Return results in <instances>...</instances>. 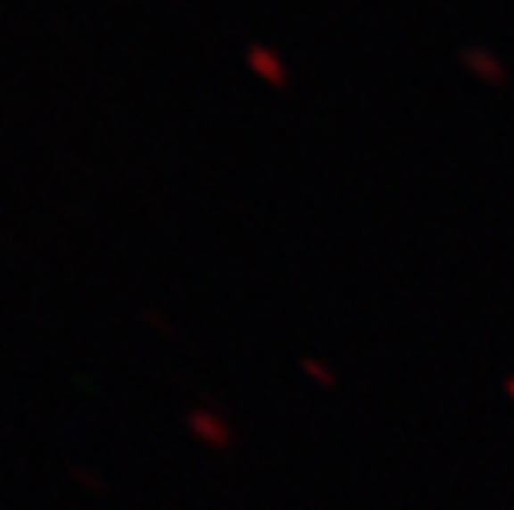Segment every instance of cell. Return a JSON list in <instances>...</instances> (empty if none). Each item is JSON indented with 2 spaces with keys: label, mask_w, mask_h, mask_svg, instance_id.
Returning a JSON list of instances; mask_svg holds the SVG:
<instances>
[{
  "label": "cell",
  "mask_w": 514,
  "mask_h": 510,
  "mask_svg": "<svg viewBox=\"0 0 514 510\" xmlns=\"http://www.w3.org/2000/svg\"><path fill=\"white\" fill-rule=\"evenodd\" d=\"M461 63H465V70L471 77H478V80L488 83V86H508V80H511L504 60L494 57L485 46H468V50H461Z\"/></svg>",
  "instance_id": "6da1fadb"
},
{
  "label": "cell",
  "mask_w": 514,
  "mask_h": 510,
  "mask_svg": "<svg viewBox=\"0 0 514 510\" xmlns=\"http://www.w3.org/2000/svg\"><path fill=\"white\" fill-rule=\"evenodd\" d=\"M245 67L256 73L259 80H266L269 86H282L289 83V70L282 63V57L266 44H253L245 50Z\"/></svg>",
  "instance_id": "7a4b0ae2"
},
{
  "label": "cell",
  "mask_w": 514,
  "mask_h": 510,
  "mask_svg": "<svg viewBox=\"0 0 514 510\" xmlns=\"http://www.w3.org/2000/svg\"><path fill=\"white\" fill-rule=\"evenodd\" d=\"M70 474L77 477V481H83V484L90 487V490H104V481H100V477H94V474H87V471H80V467H73Z\"/></svg>",
  "instance_id": "3957f363"
}]
</instances>
